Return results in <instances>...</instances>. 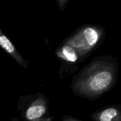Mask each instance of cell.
Instances as JSON below:
<instances>
[{
	"label": "cell",
	"mask_w": 121,
	"mask_h": 121,
	"mask_svg": "<svg viewBox=\"0 0 121 121\" xmlns=\"http://www.w3.org/2000/svg\"><path fill=\"white\" fill-rule=\"evenodd\" d=\"M113 81L112 72L108 69H101L91 74L82 72L75 77L72 85L73 92L78 95L99 94L107 90Z\"/></svg>",
	"instance_id": "1"
},
{
	"label": "cell",
	"mask_w": 121,
	"mask_h": 121,
	"mask_svg": "<svg viewBox=\"0 0 121 121\" xmlns=\"http://www.w3.org/2000/svg\"><path fill=\"white\" fill-rule=\"evenodd\" d=\"M18 111L24 121H52L49 111V100L43 94L21 96L18 102Z\"/></svg>",
	"instance_id": "2"
},
{
	"label": "cell",
	"mask_w": 121,
	"mask_h": 121,
	"mask_svg": "<svg viewBox=\"0 0 121 121\" xmlns=\"http://www.w3.org/2000/svg\"><path fill=\"white\" fill-rule=\"evenodd\" d=\"M99 40V31L94 28L86 27L68 38L65 41L64 44L69 45L74 48L80 57L97 45Z\"/></svg>",
	"instance_id": "3"
},
{
	"label": "cell",
	"mask_w": 121,
	"mask_h": 121,
	"mask_svg": "<svg viewBox=\"0 0 121 121\" xmlns=\"http://www.w3.org/2000/svg\"><path fill=\"white\" fill-rule=\"evenodd\" d=\"M0 47L8 54L21 67L24 69L28 67V62L18 52L17 49L15 48L14 45L11 41L8 38V37L1 31L0 29Z\"/></svg>",
	"instance_id": "4"
},
{
	"label": "cell",
	"mask_w": 121,
	"mask_h": 121,
	"mask_svg": "<svg viewBox=\"0 0 121 121\" xmlns=\"http://www.w3.org/2000/svg\"><path fill=\"white\" fill-rule=\"evenodd\" d=\"M55 54L58 58L70 64L77 63L80 57L76 50L67 44H63L58 48L55 51Z\"/></svg>",
	"instance_id": "5"
},
{
	"label": "cell",
	"mask_w": 121,
	"mask_h": 121,
	"mask_svg": "<svg viewBox=\"0 0 121 121\" xmlns=\"http://www.w3.org/2000/svg\"><path fill=\"white\" fill-rule=\"evenodd\" d=\"M118 111L117 108L111 107L104 110L97 116L98 121H113L118 116Z\"/></svg>",
	"instance_id": "6"
},
{
	"label": "cell",
	"mask_w": 121,
	"mask_h": 121,
	"mask_svg": "<svg viewBox=\"0 0 121 121\" xmlns=\"http://www.w3.org/2000/svg\"><path fill=\"white\" fill-rule=\"evenodd\" d=\"M62 121H79L78 119H76V118H73V117L66 116H65V117L62 118Z\"/></svg>",
	"instance_id": "7"
},
{
	"label": "cell",
	"mask_w": 121,
	"mask_h": 121,
	"mask_svg": "<svg viewBox=\"0 0 121 121\" xmlns=\"http://www.w3.org/2000/svg\"><path fill=\"white\" fill-rule=\"evenodd\" d=\"M57 4H58V5H59V7L61 9L62 8V6L63 5V6H64V9L65 8V6H66V5L65 4H64V3H66V2H67V1H57Z\"/></svg>",
	"instance_id": "8"
}]
</instances>
